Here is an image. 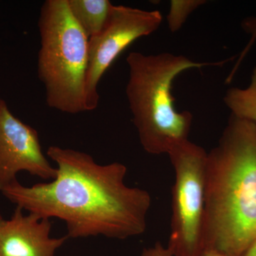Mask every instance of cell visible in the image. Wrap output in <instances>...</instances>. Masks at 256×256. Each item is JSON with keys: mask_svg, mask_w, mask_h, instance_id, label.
Returning <instances> with one entry per match:
<instances>
[{"mask_svg": "<svg viewBox=\"0 0 256 256\" xmlns=\"http://www.w3.org/2000/svg\"><path fill=\"white\" fill-rule=\"evenodd\" d=\"M46 154L56 164V178L31 186L16 180L2 190L5 198L28 213L63 220L68 238L124 240L146 232L151 196L126 184V165L99 164L88 153L60 146Z\"/></svg>", "mask_w": 256, "mask_h": 256, "instance_id": "6da1fadb", "label": "cell"}, {"mask_svg": "<svg viewBox=\"0 0 256 256\" xmlns=\"http://www.w3.org/2000/svg\"><path fill=\"white\" fill-rule=\"evenodd\" d=\"M256 236V124L230 116L217 146L207 152L204 252L244 256Z\"/></svg>", "mask_w": 256, "mask_h": 256, "instance_id": "7a4b0ae2", "label": "cell"}, {"mask_svg": "<svg viewBox=\"0 0 256 256\" xmlns=\"http://www.w3.org/2000/svg\"><path fill=\"white\" fill-rule=\"evenodd\" d=\"M228 60L201 63L170 53L146 55L133 52L128 54L126 96L133 124L146 152L168 154L174 146L188 140L193 116L175 108L172 92L178 74L188 69L222 66Z\"/></svg>", "mask_w": 256, "mask_h": 256, "instance_id": "3957f363", "label": "cell"}, {"mask_svg": "<svg viewBox=\"0 0 256 256\" xmlns=\"http://www.w3.org/2000/svg\"><path fill=\"white\" fill-rule=\"evenodd\" d=\"M38 26L37 73L47 105L66 114L86 112L89 38L72 16L68 0L45 1Z\"/></svg>", "mask_w": 256, "mask_h": 256, "instance_id": "277c9868", "label": "cell"}, {"mask_svg": "<svg viewBox=\"0 0 256 256\" xmlns=\"http://www.w3.org/2000/svg\"><path fill=\"white\" fill-rule=\"evenodd\" d=\"M168 156L174 172L168 248L173 256H202L207 152L188 140Z\"/></svg>", "mask_w": 256, "mask_h": 256, "instance_id": "5b68a950", "label": "cell"}, {"mask_svg": "<svg viewBox=\"0 0 256 256\" xmlns=\"http://www.w3.org/2000/svg\"><path fill=\"white\" fill-rule=\"evenodd\" d=\"M162 16L158 10L114 5L108 21L97 36L89 38L85 89L86 111L97 108L99 82L112 62L128 46L159 28Z\"/></svg>", "mask_w": 256, "mask_h": 256, "instance_id": "8992f818", "label": "cell"}, {"mask_svg": "<svg viewBox=\"0 0 256 256\" xmlns=\"http://www.w3.org/2000/svg\"><path fill=\"white\" fill-rule=\"evenodd\" d=\"M52 180L56 168L42 151L38 132L10 111L0 98V192L16 181L20 172Z\"/></svg>", "mask_w": 256, "mask_h": 256, "instance_id": "52a82bcc", "label": "cell"}, {"mask_svg": "<svg viewBox=\"0 0 256 256\" xmlns=\"http://www.w3.org/2000/svg\"><path fill=\"white\" fill-rule=\"evenodd\" d=\"M52 228L50 220L18 206L9 220L0 213V256H56L68 238H54Z\"/></svg>", "mask_w": 256, "mask_h": 256, "instance_id": "ba28073f", "label": "cell"}, {"mask_svg": "<svg viewBox=\"0 0 256 256\" xmlns=\"http://www.w3.org/2000/svg\"><path fill=\"white\" fill-rule=\"evenodd\" d=\"M68 4L74 20L88 38L102 32L114 8L109 0H68Z\"/></svg>", "mask_w": 256, "mask_h": 256, "instance_id": "9c48e42d", "label": "cell"}, {"mask_svg": "<svg viewBox=\"0 0 256 256\" xmlns=\"http://www.w3.org/2000/svg\"><path fill=\"white\" fill-rule=\"evenodd\" d=\"M224 100L232 116L256 124V67L252 72L250 85L246 88L228 89Z\"/></svg>", "mask_w": 256, "mask_h": 256, "instance_id": "30bf717a", "label": "cell"}, {"mask_svg": "<svg viewBox=\"0 0 256 256\" xmlns=\"http://www.w3.org/2000/svg\"><path fill=\"white\" fill-rule=\"evenodd\" d=\"M205 3L206 1L204 0H172L168 15V26L170 31L178 32L182 28L188 16L198 6Z\"/></svg>", "mask_w": 256, "mask_h": 256, "instance_id": "8fae6325", "label": "cell"}, {"mask_svg": "<svg viewBox=\"0 0 256 256\" xmlns=\"http://www.w3.org/2000/svg\"><path fill=\"white\" fill-rule=\"evenodd\" d=\"M242 28H244V31L246 32L247 34H249L252 35V37H250V41H249L248 44L247 46H246V48H244V50L240 54V56H239V58L237 63L236 64L235 66L232 70V72H230V74H229L228 78L229 79H233L234 76L235 75L237 69L238 68L239 65L242 63V60H244V57L246 56L248 52H249V50L252 48V44H254V42H256V18H248L246 20H244L242 23Z\"/></svg>", "mask_w": 256, "mask_h": 256, "instance_id": "7c38bea8", "label": "cell"}, {"mask_svg": "<svg viewBox=\"0 0 256 256\" xmlns=\"http://www.w3.org/2000/svg\"><path fill=\"white\" fill-rule=\"evenodd\" d=\"M140 256H173L168 247L164 248L160 242H156L154 246L143 249Z\"/></svg>", "mask_w": 256, "mask_h": 256, "instance_id": "4fadbf2b", "label": "cell"}, {"mask_svg": "<svg viewBox=\"0 0 256 256\" xmlns=\"http://www.w3.org/2000/svg\"><path fill=\"white\" fill-rule=\"evenodd\" d=\"M244 256H256V236L252 246Z\"/></svg>", "mask_w": 256, "mask_h": 256, "instance_id": "5bb4252c", "label": "cell"}, {"mask_svg": "<svg viewBox=\"0 0 256 256\" xmlns=\"http://www.w3.org/2000/svg\"><path fill=\"white\" fill-rule=\"evenodd\" d=\"M202 256H226L224 254H220V252H216L214 250H206L204 252Z\"/></svg>", "mask_w": 256, "mask_h": 256, "instance_id": "9a60e30c", "label": "cell"}]
</instances>
